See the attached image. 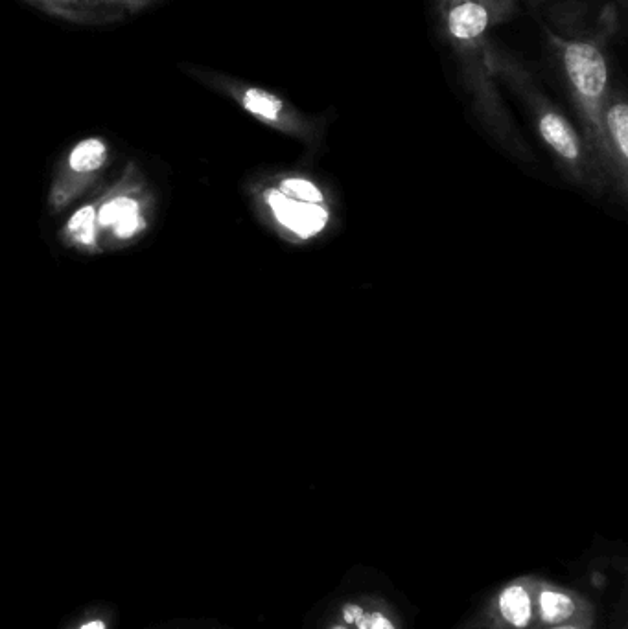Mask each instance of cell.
Instances as JSON below:
<instances>
[{
    "label": "cell",
    "instance_id": "cell-7",
    "mask_svg": "<svg viewBox=\"0 0 628 629\" xmlns=\"http://www.w3.org/2000/svg\"><path fill=\"white\" fill-rule=\"evenodd\" d=\"M489 15L476 2H465L450 13V32L459 39H474L487 28Z\"/></svg>",
    "mask_w": 628,
    "mask_h": 629
},
{
    "label": "cell",
    "instance_id": "cell-17",
    "mask_svg": "<svg viewBox=\"0 0 628 629\" xmlns=\"http://www.w3.org/2000/svg\"><path fill=\"white\" fill-rule=\"evenodd\" d=\"M80 629H105L104 620H93V622H87V624H83Z\"/></svg>",
    "mask_w": 628,
    "mask_h": 629
},
{
    "label": "cell",
    "instance_id": "cell-8",
    "mask_svg": "<svg viewBox=\"0 0 628 629\" xmlns=\"http://www.w3.org/2000/svg\"><path fill=\"white\" fill-rule=\"evenodd\" d=\"M107 159V146L100 138L82 140L70 153V168L74 172L89 173L102 168Z\"/></svg>",
    "mask_w": 628,
    "mask_h": 629
},
{
    "label": "cell",
    "instance_id": "cell-16",
    "mask_svg": "<svg viewBox=\"0 0 628 629\" xmlns=\"http://www.w3.org/2000/svg\"><path fill=\"white\" fill-rule=\"evenodd\" d=\"M544 629H590V624H562V626H551Z\"/></svg>",
    "mask_w": 628,
    "mask_h": 629
},
{
    "label": "cell",
    "instance_id": "cell-11",
    "mask_svg": "<svg viewBox=\"0 0 628 629\" xmlns=\"http://www.w3.org/2000/svg\"><path fill=\"white\" fill-rule=\"evenodd\" d=\"M608 127L614 137L621 157L627 161L628 157V109L625 103H617L608 113Z\"/></svg>",
    "mask_w": 628,
    "mask_h": 629
},
{
    "label": "cell",
    "instance_id": "cell-9",
    "mask_svg": "<svg viewBox=\"0 0 628 629\" xmlns=\"http://www.w3.org/2000/svg\"><path fill=\"white\" fill-rule=\"evenodd\" d=\"M343 617L356 629H396L393 618L385 615L384 611L365 609L358 604L343 607Z\"/></svg>",
    "mask_w": 628,
    "mask_h": 629
},
{
    "label": "cell",
    "instance_id": "cell-14",
    "mask_svg": "<svg viewBox=\"0 0 628 629\" xmlns=\"http://www.w3.org/2000/svg\"><path fill=\"white\" fill-rule=\"evenodd\" d=\"M37 6H41L43 10H48L54 15H63L72 21H82L83 6L78 0H32Z\"/></svg>",
    "mask_w": 628,
    "mask_h": 629
},
{
    "label": "cell",
    "instance_id": "cell-18",
    "mask_svg": "<svg viewBox=\"0 0 628 629\" xmlns=\"http://www.w3.org/2000/svg\"><path fill=\"white\" fill-rule=\"evenodd\" d=\"M328 629H350V626L343 624V622H336V624H332Z\"/></svg>",
    "mask_w": 628,
    "mask_h": 629
},
{
    "label": "cell",
    "instance_id": "cell-2",
    "mask_svg": "<svg viewBox=\"0 0 628 629\" xmlns=\"http://www.w3.org/2000/svg\"><path fill=\"white\" fill-rule=\"evenodd\" d=\"M535 600L533 582L520 580L505 585L485 620L487 629H533Z\"/></svg>",
    "mask_w": 628,
    "mask_h": 629
},
{
    "label": "cell",
    "instance_id": "cell-5",
    "mask_svg": "<svg viewBox=\"0 0 628 629\" xmlns=\"http://www.w3.org/2000/svg\"><path fill=\"white\" fill-rule=\"evenodd\" d=\"M100 223L113 227L115 234L120 238H129L142 227V219L139 216V205L137 201L120 197L111 203L102 206L100 210Z\"/></svg>",
    "mask_w": 628,
    "mask_h": 629
},
{
    "label": "cell",
    "instance_id": "cell-10",
    "mask_svg": "<svg viewBox=\"0 0 628 629\" xmlns=\"http://www.w3.org/2000/svg\"><path fill=\"white\" fill-rule=\"evenodd\" d=\"M242 103L249 113L260 116L264 120H271V122H275L282 111V102L279 98L271 96L268 92L260 91V89L245 91Z\"/></svg>",
    "mask_w": 628,
    "mask_h": 629
},
{
    "label": "cell",
    "instance_id": "cell-12",
    "mask_svg": "<svg viewBox=\"0 0 628 629\" xmlns=\"http://www.w3.org/2000/svg\"><path fill=\"white\" fill-rule=\"evenodd\" d=\"M279 192L288 195L295 201L314 203V205L323 203V192L314 183H310L306 179H286V181H282V184H280Z\"/></svg>",
    "mask_w": 628,
    "mask_h": 629
},
{
    "label": "cell",
    "instance_id": "cell-4",
    "mask_svg": "<svg viewBox=\"0 0 628 629\" xmlns=\"http://www.w3.org/2000/svg\"><path fill=\"white\" fill-rule=\"evenodd\" d=\"M566 69L573 85L588 98H597L605 91L606 67L605 59L595 50L594 46H568L566 50Z\"/></svg>",
    "mask_w": 628,
    "mask_h": 629
},
{
    "label": "cell",
    "instance_id": "cell-15",
    "mask_svg": "<svg viewBox=\"0 0 628 629\" xmlns=\"http://www.w3.org/2000/svg\"><path fill=\"white\" fill-rule=\"evenodd\" d=\"M82 6H107V8H118V10H129L137 12L140 8L148 6L152 0H78Z\"/></svg>",
    "mask_w": 628,
    "mask_h": 629
},
{
    "label": "cell",
    "instance_id": "cell-13",
    "mask_svg": "<svg viewBox=\"0 0 628 629\" xmlns=\"http://www.w3.org/2000/svg\"><path fill=\"white\" fill-rule=\"evenodd\" d=\"M69 230L82 241V243H93L94 240V208L93 206H83L69 221Z\"/></svg>",
    "mask_w": 628,
    "mask_h": 629
},
{
    "label": "cell",
    "instance_id": "cell-1",
    "mask_svg": "<svg viewBox=\"0 0 628 629\" xmlns=\"http://www.w3.org/2000/svg\"><path fill=\"white\" fill-rule=\"evenodd\" d=\"M533 600H535L533 629L592 622V606L568 589L533 582Z\"/></svg>",
    "mask_w": 628,
    "mask_h": 629
},
{
    "label": "cell",
    "instance_id": "cell-6",
    "mask_svg": "<svg viewBox=\"0 0 628 629\" xmlns=\"http://www.w3.org/2000/svg\"><path fill=\"white\" fill-rule=\"evenodd\" d=\"M540 133L551 148L564 157L566 161H577L579 159V140L575 137L573 129L568 126L566 120H562L559 115H546L540 120Z\"/></svg>",
    "mask_w": 628,
    "mask_h": 629
},
{
    "label": "cell",
    "instance_id": "cell-3",
    "mask_svg": "<svg viewBox=\"0 0 628 629\" xmlns=\"http://www.w3.org/2000/svg\"><path fill=\"white\" fill-rule=\"evenodd\" d=\"M266 201L280 225L299 238H312L328 223V212L321 205L295 201L282 192H268Z\"/></svg>",
    "mask_w": 628,
    "mask_h": 629
}]
</instances>
